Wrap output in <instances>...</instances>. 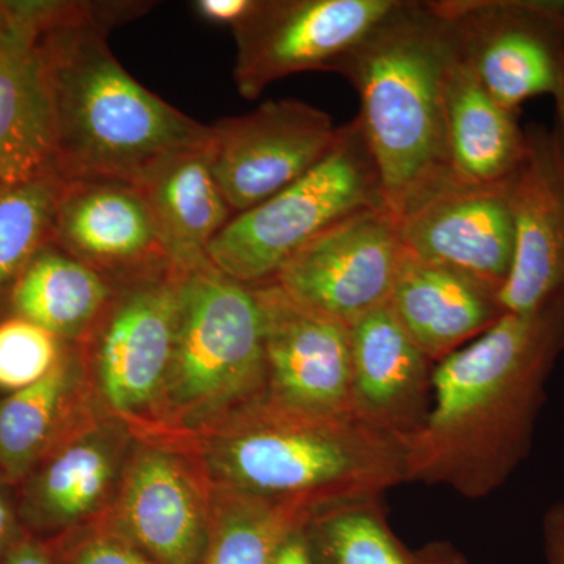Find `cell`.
Here are the masks:
<instances>
[{
	"mask_svg": "<svg viewBox=\"0 0 564 564\" xmlns=\"http://www.w3.org/2000/svg\"><path fill=\"white\" fill-rule=\"evenodd\" d=\"M564 352V300L505 313L437 362L425 421L403 440L404 480L481 499L507 484L532 451L545 388Z\"/></svg>",
	"mask_w": 564,
	"mask_h": 564,
	"instance_id": "6da1fadb",
	"label": "cell"
},
{
	"mask_svg": "<svg viewBox=\"0 0 564 564\" xmlns=\"http://www.w3.org/2000/svg\"><path fill=\"white\" fill-rule=\"evenodd\" d=\"M150 7L51 2L40 46L54 109L55 172L65 181L135 184L162 155L209 140V126L144 88L107 44L111 28Z\"/></svg>",
	"mask_w": 564,
	"mask_h": 564,
	"instance_id": "7a4b0ae2",
	"label": "cell"
},
{
	"mask_svg": "<svg viewBox=\"0 0 564 564\" xmlns=\"http://www.w3.org/2000/svg\"><path fill=\"white\" fill-rule=\"evenodd\" d=\"M206 462L220 491L307 513L406 484L400 441L352 415L299 413L267 397L217 426Z\"/></svg>",
	"mask_w": 564,
	"mask_h": 564,
	"instance_id": "3957f363",
	"label": "cell"
},
{
	"mask_svg": "<svg viewBox=\"0 0 564 564\" xmlns=\"http://www.w3.org/2000/svg\"><path fill=\"white\" fill-rule=\"evenodd\" d=\"M454 39L433 2L399 0L336 73L358 93L356 118L393 217L451 176L444 82Z\"/></svg>",
	"mask_w": 564,
	"mask_h": 564,
	"instance_id": "277c9868",
	"label": "cell"
},
{
	"mask_svg": "<svg viewBox=\"0 0 564 564\" xmlns=\"http://www.w3.org/2000/svg\"><path fill=\"white\" fill-rule=\"evenodd\" d=\"M265 389L254 288L210 262L185 273L172 366L158 403L181 425H220L265 397Z\"/></svg>",
	"mask_w": 564,
	"mask_h": 564,
	"instance_id": "5b68a950",
	"label": "cell"
},
{
	"mask_svg": "<svg viewBox=\"0 0 564 564\" xmlns=\"http://www.w3.org/2000/svg\"><path fill=\"white\" fill-rule=\"evenodd\" d=\"M384 207L380 176L358 121L340 126L332 151L300 180L236 215L212 242L215 269L248 285L273 280L306 245L356 212Z\"/></svg>",
	"mask_w": 564,
	"mask_h": 564,
	"instance_id": "8992f818",
	"label": "cell"
},
{
	"mask_svg": "<svg viewBox=\"0 0 564 564\" xmlns=\"http://www.w3.org/2000/svg\"><path fill=\"white\" fill-rule=\"evenodd\" d=\"M486 91L519 111L564 76V0H434Z\"/></svg>",
	"mask_w": 564,
	"mask_h": 564,
	"instance_id": "52a82bcc",
	"label": "cell"
},
{
	"mask_svg": "<svg viewBox=\"0 0 564 564\" xmlns=\"http://www.w3.org/2000/svg\"><path fill=\"white\" fill-rule=\"evenodd\" d=\"M399 0H256L231 29L234 80L245 99L306 70H333L358 50Z\"/></svg>",
	"mask_w": 564,
	"mask_h": 564,
	"instance_id": "ba28073f",
	"label": "cell"
},
{
	"mask_svg": "<svg viewBox=\"0 0 564 564\" xmlns=\"http://www.w3.org/2000/svg\"><path fill=\"white\" fill-rule=\"evenodd\" d=\"M185 273L169 262L111 282L110 302L87 337L99 389L117 413L137 415L159 402L176 345Z\"/></svg>",
	"mask_w": 564,
	"mask_h": 564,
	"instance_id": "9c48e42d",
	"label": "cell"
},
{
	"mask_svg": "<svg viewBox=\"0 0 564 564\" xmlns=\"http://www.w3.org/2000/svg\"><path fill=\"white\" fill-rule=\"evenodd\" d=\"M337 137L339 128L326 111L281 99L209 126L207 154L218 187L239 215L310 172Z\"/></svg>",
	"mask_w": 564,
	"mask_h": 564,
	"instance_id": "30bf717a",
	"label": "cell"
},
{
	"mask_svg": "<svg viewBox=\"0 0 564 564\" xmlns=\"http://www.w3.org/2000/svg\"><path fill=\"white\" fill-rule=\"evenodd\" d=\"M403 254L395 217L386 207H370L306 245L270 281L351 326L388 306Z\"/></svg>",
	"mask_w": 564,
	"mask_h": 564,
	"instance_id": "8fae6325",
	"label": "cell"
},
{
	"mask_svg": "<svg viewBox=\"0 0 564 564\" xmlns=\"http://www.w3.org/2000/svg\"><path fill=\"white\" fill-rule=\"evenodd\" d=\"M252 288L262 314L267 399L299 413L351 415V326L272 281Z\"/></svg>",
	"mask_w": 564,
	"mask_h": 564,
	"instance_id": "7c38bea8",
	"label": "cell"
},
{
	"mask_svg": "<svg viewBox=\"0 0 564 564\" xmlns=\"http://www.w3.org/2000/svg\"><path fill=\"white\" fill-rule=\"evenodd\" d=\"M404 250L502 292L514 256L510 181L470 184L448 176L395 218Z\"/></svg>",
	"mask_w": 564,
	"mask_h": 564,
	"instance_id": "4fadbf2b",
	"label": "cell"
},
{
	"mask_svg": "<svg viewBox=\"0 0 564 564\" xmlns=\"http://www.w3.org/2000/svg\"><path fill=\"white\" fill-rule=\"evenodd\" d=\"M510 180L514 256L500 292L505 313L530 314L564 300V150L556 129L525 128Z\"/></svg>",
	"mask_w": 564,
	"mask_h": 564,
	"instance_id": "5bb4252c",
	"label": "cell"
},
{
	"mask_svg": "<svg viewBox=\"0 0 564 564\" xmlns=\"http://www.w3.org/2000/svg\"><path fill=\"white\" fill-rule=\"evenodd\" d=\"M51 242L110 282L172 262L150 207L129 181H65Z\"/></svg>",
	"mask_w": 564,
	"mask_h": 564,
	"instance_id": "9a60e30c",
	"label": "cell"
},
{
	"mask_svg": "<svg viewBox=\"0 0 564 564\" xmlns=\"http://www.w3.org/2000/svg\"><path fill=\"white\" fill-rule=\"evenodd\" d=\"M118 534L159 564H203L212 518L195 475L162 447H140L126 466Z\"/></svg>",
	"mask_w": 564,
	"mask_h": 564,
	"instance_id": "2e32d148",
	"label": "cell"
},
{
	"mask_svg": "<svg viewBox=\"0 0 564 564\" xmlns=\"http://www.w3.org/2000/svg\"><path fill=\"white\" fill-rule=\"evenodd\" d=\"M51 2H10L0 41V188L55 172L54 109L40 36Z\"/></svg>",
	"mask_w": 564,
	"mask_h": 564,
	"instance_id": "e0dca14e",
	"label": "cell"
},
{
	"mask_svg": "<svg viewBox=\"0 0 564 564\" xmlns=\"http://www.w3.org/2000/svg\"><path fill=\"white\" fill-rule=\"evenodd\" d=\"M434 367L388 306L366 315L351 325L352 417L403 443L429 413Z\"/></svg>",
	"mask_w": 564,
	"mask_h": 564,
	"instance_id": "ac0fdd59",
	"label": "cell"
},
{
	"mask_svg": "<svg viewBox=\"0 0 564 564\" xmlns=\"http://www.w3.org/2000/svg\"><path fill=\"white\" fill-rule=\"evenodd\" d=\"M388 307L434 364L473 343L505 314L499 289L406 250Z\"/></svg>",
	"mask_w": 564,
	"mask_h": 564,
	"instance_id": "d6986e66",
	"label": "cell"
},
{
	"mask_svg": "<svg viewBox=\"0 0 564 564\" xmlns=\"http://www.w3.org/2000/svg\"><path fill=\"white\" fill-rule=\"evenodd\" d=\"M135 185L170 261L187 273L209 263L212 242L236 214L212 173L207 141L162 155Z\"/></svg>",
	"mask_w": 564,
	"mask_h": 564,
	"instance_id": "ffe728a7",
	"label": "cell"
},
{
	"mask_svg": "<svg viewBox=\"0 0 564 564\" xmlns=\"http://www.w3.org/2000/svg\"><path fill=\"white\" fill-rule=\"evenodd\" d=\"M444 122L452 176L484 185L513 177L527 144L519 111L508 110L486 91L455 41L445 70Z\"/></svg>",
	"mask_w": 564,
	"mask_h": 564,
	"instance_id": "44dd1931",
	"label": "cell"
},
{
	"mask_svg": "<svg viewBox=\"0 0 564 564\" xmlns=\"http://www.w3.org/2000/svg\"><path fill=\"white\" fill-rule=\"evenodd\" d=\"M113 284L50 242L29 263L14 288V313L61 339H85L101 317Z\"/></svg>",
	"mask_w": 564,
	"mask_h": 564,
	"instance_id": "7402d4cb",
	"label": "cell"
},
{
	"mask_svg": "<svg viewBox=\"0 0 564 564\" xmlns=\"http://www.w3.org/2000/svg\"><path fill=\"white\" fill-rule=\"evenodd\" d=\"M124 434L99 425L74 437L43 467L32 505L43 524L65 527L101 507L120 475Z\"/></svg>",
	"mask_w": 564,
	"mask_h": 564,
	"instance_id": "603a6c76",
	"label": "cell"
},
{
	"mask_svg": "<svg viewBox=\"0 0 564 564\" xmlns=\"http://www.w3.org/2000/svg\"><path fill=\"white\" fill-rule=\"evenodd\" d=\"M311 514L256 497L220 491L203 564H269L284 534Z\"/></svg>",
	"mask_w": 564,
	"mask_h": 564,
	"instance_id": "cb8c5ba5",
	"label": "cell"
},
{
	"mask_svg": "<svg viewBox=\"0 0 564 564\" xmlns=\"http://www.w3.org/2000/svg\"><path fill=\"white\" fill-rule=\"evenodd\" d=\"M74 378L76 367L63 358L39 383L0 402V464L10 477L28 473L43 454L68 402Z\"/></svg>",
	"mask_w": 564,
	"mask_h": 564,
	"instance_id": "d4e9b609",
	"label": "cell"
},
{
	"mask_svg": "<svg viewBox=\"0 0 564 564\" xmlns=\"http://www.w3.org/2000/svg\"><path fill=\"white\" fill-rule=\"evenodd\" d=\"M306 533L318 564H415L399 543L378 500L321 508L310 516Z\"/></svg>",
	"mask_w": 564,
	"mask_h": 564,
	"instance_id": "484cf974",
	"label": "cell"
},
{
	"mask_svg": "<svg viewBox=\"0 0 564 564\" xmlns=\"http://www.w3.org/2000/svg\"><path fill=\"white\" fill-rule=\"evenodd\" d=\"M65 187L57 173L0 188V293L14 288L51 242L52 221Z\"/></svg>",
	"mask_w": 564,
	"mask_h": 564,
	"instance_id": "4316f807",
	"label": "cell"
},
{
	"mask_svg": "<svg viewBox=\"0 0 564 564\" xmlns=\"http://www.w3.org/2000/svg\"><path fill=\"white\" fill-rule=\"evenodd\" d=\"M65 358L62 339L28 318L0 323V389L21 391L47 377Z\"/></svg>",
	"mask_w": 564,
	"mask_h": 564,
	"instance_id": "83f0119b",
	"label": "cell"
},
{
	"mask_svg": "<svg viewBox=\"0 0 564 564\" xmlns=\"http://www.w3.org/2000/svg\"><path fill=\"white\" fill-rule=\"evenodd\" d=\"M66 564H159L118 533H93L70 549Z\"/></svg>",
	"mask_w": 564,
	"mask_h": 564,
	"instance_id": "f1b7e54d",
	"label": "cell"
},
{
	"mask_svg": "<svg viewBox=\"0 0 564 564\" xmlns=\"http://www.w3.org/2000/svg\"><path fill=\"white\" fill-rule=\"evenodd\" d=\"M256 0H198L193 9L204 21L234 29L254 10Z\"/></svg>",
	"mask_w": 564,
	"mask_h": 564,
	"instance_id": "f546056e",
	"label": "cell"
},
{
	"mask_svg": "<svg viewBox=\"0 0 564 564\" xmlns=\"http://www.w3.org/2000/svg\"><path fill=\"white\" fill-rule=\"evenodd\" d=\"M306 522L284 534L269 564H318L307 538Z\"/></svg>",
	"mask_w": 564,
	"mask_h": 564,
	"instance_id": "4dcf8cb0",
	"label": "cell"
},
{
	"mask_svg": "<svg viewBox=\"0 0 564 564\" xmlns=\"http://www.w3.org/2000/svg\"><path fill=\"white\" fill-rule=\"evenodd\" d=\"M545 564H564V502L552 505L543 518Z\"/></svg>",
	"mask_w": 564,
	"mask_h": 564,
	"instance_id": "1f68e13d",
	"label": "cell"
},
{
	"mask_svg": "<svg viewBox=\"0 0 564 564\" xmlns=\"http://www.w3.org/2000/svg\"><path fill=\"white\" fill-rule=\"evenodd\" d=\"M0 564H52V562L40 545L32 541H20L7 549L6 554L0 558Z\"/></svg>",
	"mask_w": 564,
	"mask_h": 564,
	"instance_id": "d6a6232c",
	"label": "cell"
},
{
	"mask_svg": "<svg viewBox=\"0 0 564 564\" xmlns=\"http://www.w3.org/2000/svg\"><path fill=\"white\" fill-rule=\"evenodd\" d=\"M415 564H466L452 545L429 544L414 554Z\"/></svg>",
	"mask_w": 564,
	"mask_h": 564,
	"instance_id": "836d02e7",
	"label": "cell"
},
{
	"mask_svg": "<svg viewBox=\"0 0 564 564\" xmlns=\"http://www.w3.org/2000/svg\"><path fill=\"white\" fill-rule=\"evenodd\" d=\"M555 110H556V133H558L560 141L564 150V76L558 90L554 96Z\"/></svg>",
	"mask_w": 564,
	"mask_h": 564,
	"instance_id": "e575fe53",
	"label": "cell"
},
{
	"mask_svg": "<svg viewBox=\"0 0 564 564\" xmlns=\"http://www.w3.org/2000/svg\"><path fill=\"white\" fill-rule=\"evenodd\" d=\"M10 522V508L2 491H0V554H2L7 538H9Z\"/></svg>",
	"mask_w": 564,
	"mask_h": 564,
	"instance_id": "d590c367",
	"label": "cell"
},
{
	"mask_svg": "<svg viewBox=\"0 0 564 564\" xmlns=\"http://www.w3.org/2000/svg\"><path fill=\"white\" fill-rule=\"evenodd\" d=\"M11 21L10 2H0V41L6 39Z\"/></svg>",
	"mask_w": 564,
	"mask_h": 564,
	"instance_id": "8d00e7d4",
	"label": "cell"
}]
</instances>
